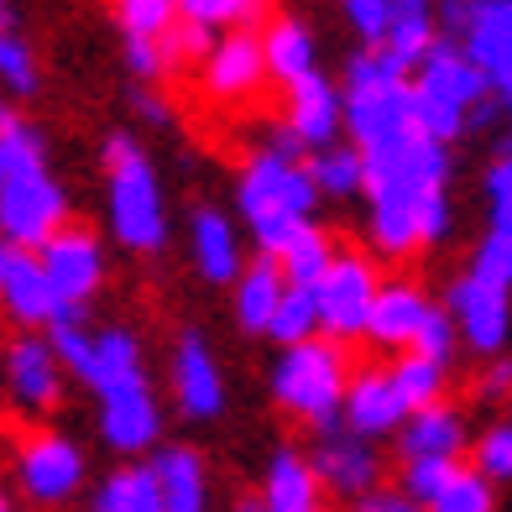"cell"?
Wrapping results in <instances>:
<instances>
[{"instance_id":"40","label":"cell","mask_w":512,"mask_h":512,"mask_svg":"<svg viewBox=\"0 0 512 512\" xmlns=\"http://www.w3.org/2000/svg\"><path fill=\"white\" fill-rule=\"evenodd\" d=\"M476 471L486 481H512V424H497L476 439Z\"/></svg>"},{"instance_id":"29","label":"cell","mask_w":512,"mask_h":512,"mask_svg":"<svg viewBox=\"0 0 512 512\" xmlns=\"http://www.w3.org/2000/svg\"><path fill=\"white\" fill-rule=\"evenodd\" d=\"M309 173H314V183H319V194H330V199H345V194L366 189V157H361L356 142L314 152V157H309Z\"/></svg>"},{"instance_id":"27","label":"cell","mask_w":512,"mask_h":512,"mask_svg":"<svg viewBox=\"0 0 512 512\" xmlns=\"http://www.w3.org/2000/svg\"><path fill=\"white\" fill-rule=\"evenodd\" d=\"M89 512H168L162 507V481L147 465H126V471H110L100 481L95 502H89Z\"/></svg>"},{"instance_id":"14","label":"cell","mask_w":512,"mask_h":512,"mask_svg":"<svg viewBox=\"0 0 512 512\" xmlns=\"http://www.w3.org/2000/svg\"><path fill=\"white\" fill-rule=\"evenodd\" d=\"M58 351L53 340L42 335H16L11 351H6V392L16 408L27 413H48L58 403Z\"/></svg>"},{"instance_id":"21","label":"cell","mask_w":512,"mask_h":512,"mask_svg":"<svg viewBox=\"0 0 512 512\" xmlns=\"http://www.w3.org/2000/svg\"><path fill=\"white\" fill-rule=\"evenodd\" d=\"M283 298H288L283 262H277V256H256V262L241 272V283H236V319H241V330L246 335H267Z\"/></svg>"},{"instance_id":"30","label":"cell","mask_w":512,"mask_h":512,"mask_svg":"<svg viewBox=\"0 0 512 512\" xmlns=\"http://www.w3.org/2000/svg\"><path fill=\"white\" fill-rule=\"evenodd\" d=\"M277 262H283V272H288V288H319L324 277H330V267H335V251H330V241L319 236V230L309 225L304 236H298L283 256H277Z\"/></svg>"},{"instance_id":"37","label":"cell","mask_w":512,"mask_h":512,"mask_svg":"<svg viewBox=\"0 0 512 512\" xmlns=\"http://www.w3.org/2000/svg\"><path fill=\"white\" fill-rule=\"evenodd\" d=\"M471 277H481V283H492V288H512V236L507 230H492V236L476 246Z\"/></svg>"},{"instance_id":"16","label":"cell","mask_w":512,"mask_h":512,"mask_svg":"<svg viewBox=\"0 0 512 512\" xmlns=\"http://www.w3.org/2000/svg\"><path fill=\"white\" fill-rule=\"evenodd\" d=\"M157 429H162V413H157V398L147 382L136 387H121L100 398V439L115 450V455H142L157 445Z\"/></svg>"},{"instance_id":"47","label":"cell","mask_w":512,"mask_h":512,"mask_svg":"<svg viewBox=\"0 0 512 512\" xmlns=\"http://www.w3.org/2000/svg\"><path fill=\"white\" fill-rule=\"evenodd\" d=\"M241 512H288V507H267L262 497H246V502H241ZM309 512H324V507H309Z\"/></svg>"},{"instance_id":"31","label":"cell","mask_w":512,"mask_h":512,"mask_svg":"<svg viewBox=\"0 0 512 512\" xmlns=\"http://www.w3.org/2000/svg\"><path fill=\"white\" fill-rule=\"evenodd\" d=\"M324 330V319H319V298L309 288H288V298L277 304V319H272V340L283 345V351H293V345H309L314 335Z\"/></svg>"},{"instance_id":"49","label":"cell","mask_w":512,"mask_h":512,"mask_svg":"<svg viewBox=\"0 0 512 512\" xmlns=\"http://www.w3.org/2000/svg\"><path fill=\"white\" fill-rule=\"evenodd\" d=\"M507 236H512V225H507Z\"/></svg>"},{"instance_id":"13","label":"cell","mask_w":512,"mask_h":512,"mask_svg":"<svg viewBox=\"0 0 512 512\" xmlns=\"http://www.w3.org/2000/svg\"><path fill=\"white\" fill-rule=\"evenodd\" d=\"M0 298H6V314L16 324H48L58 319V293H53V277L42 267V256L21 251V246H6L0 251Z\"/></svg>"},{"instance_id":"7","label":"cell","mask_w":512,"mask_h":512,"mask_svg":"<svg viewBox=\"0 0 512 512\" xmlns=\"http://www.w3.org/2000/svg\"><path fill=\"white\" fill-rule=\"evenodd\" d=\"M377 272H371V262H361V256H335L330 277L314 288L319 298V319L324 330H330V340H356L371 330V309H377Z\"/></svg>"},{"instance_id":"20","label":"cell","mask_w":512,"mask_h":512,"mask_svg":"<svg viewBox=\"0 0 512 512\" xmlns=\"http://www.w3.org/2000/svg\"><path fill=\"white\" fill-rule=\"evenodd\" d=\"M434 304L424 293H418L413 283H387L377 293V309H371V330L366 340H377V345H418V335H424V324H429Z\"/></svg>"},{"instance_id":"42","label":"cell","mask_w":512,"mask_h":512,"mask_svg":"<svg viewBox=\"0 0 512 512\" xmlns=\"http://www.w3.org/2000/svg\"><path fill=\"white\" fill-rule=\"evenodd\" d=\"M413 356L450 366V356H455V314L434 309V314H429V324H424V335H418V345H413Z\"/></svg>"},{"instance_id":"43","label":"cell","mask_w":512,"mask_h":512,"mask_svg":"<svg viewBox=\"0 0 512 512\" xmlns=\"http://www.w3.org/2000/svg\"><path fill=\"white\" fill-rule=\"evenodd\" d=\"M126 63H131V74H142V79H157L162 68H168L162 42H147V37H126Z\"/></svg>"},{"instance_id":"45","label":"cell","mask_w":512,"mask_h":512,"mask_svg":"<svg viewBox=\"0 0 512 512\" xmlns=\"http://www.w3.org/2000/svg\"><path fill=\"white\" fill-rule=\"evenodd\" d=\"M502 392H512V361H497L492 371H486L481 387H476V398H502Z\"/></svg>"},{"instance_id":"1","label":"cell","mask_w":512,"mask_h":512,"mask_svg":"<svg viewBox=\"0 0 512 512\" xmlns=\"http://www.w3.org/2000/svg\"><path fill=\"white\" fill-rule=\"evenodd\" d=\"M366 199H371V236L382 256H408L424 246V209L445 194L450 152L424 131L392 136L382 147H366Z\"/></svg>"},{"instance_id":"5","label":"cell","mask_w":512,"mask_h":512,"mask_svg":"<svg viewBox=\"0 0 512 512\" xmlns=\"http://www.w3.org/2000/svg\"><path fill=\"white\" fill-rule=\"evenodd\" d=\"M236 199H241V215L251 220V230H262L272 220H309L314 199H319V183L309 173V162L256 152L246 162V173H241Z\"/></svg>"},{"instance_id":"48","label":"cell","mask_w":512,"mask_h":512,"mask_svg":"<svg viewBox=\"0 0 512 512\" xmlns=\"http://www.w3.org/2000/svg\"><path fill=\"white\" fill-rule=\"evenodd\" d=\"M398 11H429L424 0H398Z\"/></svg>"},{"instance_id":"26","label":"cell","mask_w":512,"mask_h":512,"mask_svg":"<svg viewBox=\"0 0 512 512\" xmlns=\"http://www.w3.org/2000/svg\"><path fill=\"white\" fill-rule=\"evenodd\" d=\"M152 471L162 481V507L168 512H204L209 507V481H204V460L189 445H168L152 455Z\"/></svg>"},{"instance_id":"15","label":"cell","mask_w":512,"mask_h":512,"mask_svg":"<svg viewBox=\"0 0 512 512\" xmlns=\"http://www.w3.org/2000/svg\"><path fill=\"white\" fill-rule=\"evenodd\" d=\"M42 267L53 277L58 304H84L105 277V256H100V241L89 236V230H58V236L42 246Z\"/></svg>"},{"instance_id":"11","label":"cell","mask_w":512,"mask_h":512,"mask_svg":"<svg viewBox=\"0 0 512 512\" xmlns=\"http://www.w3.org/2000/svg\"><path fill=\"white\" fill-rule=\"evenodd\" d=\"M450 314L460 324V340L471 345V351L481 356H497L502 351V340H507V288H492V283H481V277H455L450 283Z\"/></svg>"},{"instance_id":"8","label":"cell","mask_w":512,"mask_h":512,"mask_svg":"<svg viewBox=\"0 0 512 512\" xmlns=\"http://www.w3.org/2000/svg\"><path fill=\"white\" fill-rule=\"evenodd\" d=\"M314 471H319V486L340 502H366L377 492V476H382V460L371 450V439L340 429V434H319V445L309 450Z\"/></svg>"},{"instance_id":"44","label":"cell","mask_w":512,"mask_h":512,"mask_svg":"<svg viewBox=\"0 0 512 512\" xmlns=\"http://www.w3.org/2000/svg\"><path fill=\"white\" fill-rule=\"evenodd\" d=\"M351 512H424L418 502H408L403 492H371L366 502H356Z\"/></svg>"},{"instance_id":"46","label":"cell","mask_w":512,"mask_h":512,"mask_svg":"<svg viewBox=\"0 0 512 512\" xmlns=\"http://www.w3.org/2000/svg\"><path fill=\"white\" fill-rule=\"evenodd\" d=\"M136 110H142L147 121H168V105H162L157 95H147V89H142V95H136Z\"/></svg>"},{"instance_id":"18","label":"cell","mask_w":512,"mask_h":512,"mask_svg":"<svg viewBox=\"0 0 512 512\" xmlns=\"http://www.w3.org/2000/svg\"><path fill=\"white\" fill-rule=\"evenodd\" d=\"M262 74H272L267 68V42L256 32H230V37H220L215 58L204 63V89L215 100H241L262 84Z\"/></svg>"},{"instance_id":"28","label":"cell","mask_w":512,"mask_h":512,"mask_svg":"<svg viewBox=\"0 0 512 512\" xmlns=\"http://www.w3.org/2000/svg\"><path fill=\"white\" fill-rule=\"evenodd\" d=\"M262 42H267V68H272V74L283 79L288 89H293L298 79L314 74V37H309L304 21H293V16L272 21Z\"/></svg>"},{"instance_id":"23","label":"cell","mask_w":512,"mask_h":512,"mask_svg":"<svg viewBox=\"0 0 512 512\" xmlns=\"http://www.w3.org/2000/svg\"><path fill=\"white\" fill-rule=\"evenodd\" d=\"M100 392V398H110V392H121V387H136V382H147V371H142V351H136V335L131 330H100L95 335V351H89V366H84V377Z\"/></svg>"},{"instance_id":"19","label":"cell","mask_w":512,"mask_h":512,"mask_svg":"<svg viewBox=\"0 0 512 512\" xmlns=\"http://www.w3.org/2000/svg\"><path fill=\"white\" fill-rule=\"evenodd\" d=\"M340 121H345V95L324 74H309L288 89V126L304 147H314V152L335 147Z\"/></svg>"},{"instance_id":"32","label":"cell","mask_w":512,"mask_h":512,"mask_svg":"<svg viewBox=\"0 0 512 512\" xmlns=\"http://www.w3.org/2000/svg\"><path fill=\"white\" fill-rule=\"evenodd\" d=\"M115 16H121L126 37H147V42H162V37H168L178 21H183L178 0H121V6H115Z\"/></svg>"},{"instance_id":"4","label":"cell","mask_w":512,"mask_h":512,"mask_svg":"<svg viewBox=\"0 0 512 512\" xmlns=\"http://www.w3.org/2000/svg\"><path fill=\"white\" fill-rule=\"evenodd\" d=\"M105 173H110V230L126 251H157L168 241V215H162V194L152 178L147 152L131 136H110L105 142Z\"/></svg>"},{"instance_id":"36","label":"cell","mask_w":512,"mask_h":512,"mask_svg":"<svg viewBox=\"0 0 512 512\" xmlns=\"http://www.w3.org/2000/svg\"><path fill=\"white\" fill-rule=\"evenodd\" d=\"M340 11L356 27V37H366L371 48H382L392 32V16H398V0H340Z\"/></svg>"},{"instance_id":"17","label":"cell","mask_w":512,"mask_h":512,"mask_svg":"<svg viewBox=\"0 0 512 512\" xmlns=\"http://www.w3.org/2000/svg\"><path fill=\"white\" fill-rule=\"evenodd\" d=\"M173 398H178V413L183 418H215L225 408V382H220V366L209 356L204 335H183L173 345Z\"/></svg>"},{"instance_id":"25","label":"cell","mask_w":512,"mask_h":512,"mask_svg":"<svg viewBox=\"0 0 512 512\" xmlns=\"http://www.w3.org/2000/svg\"><path fill=\"white\" fill-rule=\"evenodd\" d=\"M460 445H465V424H460V413L445 408V403L413 413L403 424V434H398L403 460H455Z\"/></svg>"},{"instance_id":"24","label":"cell","mask_w":512,"mask_h":512,"mask_svg":"<svg viewBox=\"0 0 512 512\" xmlns=\"http://www.w3.org/2000/svg\"><path fill=\"white\" fill-rule=\"evenodd\" d=\"M319 471H314V460L309 455H298V450H272L267 460V476H262V502L267 507H288V512H309L319 507Z\"/></svg>"},{"instance_id":"35","label":"cell","mask_w":512,"mask_h":512,"mask_svg":"<svg viewBox=\"0 0 512 512\" xmlns=\"http://www.w3.org/2000/svg\"><path fill=\"white\" fill-rule=\"evenodd\" d=\"M455 476H460L455 460H403V497L429 512Z\"/></svg>"},{"instance_id":"41","label":"cell","mask_w":512,"mask_h":512,"mask_svg":"<svg viewBox=\"0 0 512 512\" xmlns=\"http://www.w3.org/2000/svg\"><path fill=\"white\" fill-rule=\"evenodd\" d=\"M486 204H492V230H507L512 225V142L486 168Z\"/></svg>"},{"instance_id":"33","label":"cell","mask_w":512,"mask_h":512,"mask_svg":"<svg viewBox=\"0 0 512 512\" xmlns=\"http://www.w3.org/2000/svg\"><path fill=\"white\" fill-rule=\"evenodd\" d=\"M392 382H398V392L408 398L413 413H424L439 403V387H445V366L439 361H424V356H403L398 366H392Z\"/></svg>"},{"instance_id":"10","label":"cell","mask_w":512,"mask_h":512,"mask_svg":"<svg viewBox=\"0 0 512 512\" xmlns=\"http://www.w3.org/2000/svg\"><path fill=\"white\" fill-rule=\"evenodd\" d=\"M408 418H413V408L398 392V382H392V371L366 366L351 377V387H345V429L351 434H361V439H382L392 429L403 434Z\"/></svg>"},{"instance_id":"39","label":"cell","mask_w":512,"mask_h":512,"mask_svg":"<svg viewBox=\"0 0 512 512\" xmlns=\"http://www.w3.org/2000/svg\"><path fill=\"white\" fill-rule=\"evenodd\" d=\"M0 74H6V89L11 95H37V63H32V48L21 42L16 32L0 37Z\"/></svg>"},{"instance_id":"6","label":"cell","mask_w":512,"mask_h":512,"mask_svg":"<svg viewBox=\"0 0 512 512\" xmlns=\"http://www.w3.org/2000/svg\"><path fill=\"white\" fill-rule=\"evenodd\" d=\"M16 486L32 507H63L84 486V450L58 429H32L16 445Z\"/></svg>"},{"instance_id":"3","label":"cell","mask_w":512,"mask_h":512,"mask_svg":"<svg viewBox=\"0 0 512 512\" xmlns=\"http://www.w3.org/2000/svg\"><path fill=\"white\" fill-rule=\"evenodd\" d=\"M345 351L340 340H309L277 356L272 366V398L288 413L309 418L319 434L345 429Z\"/></svg>"},{"instance_id":"38","label":"cell","mask_w":512,"mask_h":512,"mask_svg":"<svg viewBox=\"0 0 512 512\" xmlns=\"http://www.w3.org/2000/svg\"><path fill=\"white\" fill-rule=\"evenodd\" d=\"M262 6V0H178L183 21H194V27H236V21H251V11Z\"/></svg>"},{"instance_id":"2","label":"cell","mask_w":512,"mask_h":512,"mask_svg":"<svg viewBox=\"0 0 512 512\" xmlns=\"http://www.w3.org/2000/svg\"><path fill=\"white\" fill-rule=\"evenodd\" d=\"M0 225L6 246H48L63 230V189L48 173V152L32 121L0 110Z\"/></svg>"},{"instance_id":"22","label":"cell","mask_w":512,"mask_h":512,"mask_svg":"<svg viewBox=\"0 0 512 512\" xmlns=\"http://www.w3.org/2000/svg\"><path fill=\"white\" fill-rule=\"evenodd\" d=\"M189 241H194V262L209 283H241V246H236V230L220 209L199 204L194 220H189Z\"/></svg>"},{"instance_id":"12","label":"cell","mask_w":512,"mask_h":512,"mask_svg":"<svg viewBox=\"0 0 512 512\" xmlns=\"http://www.w3.org/2000/svg\"><path fill=\"white\" fill-rule=\"evenodd\" d=\"M413 84L424 89V95H434V100H445V105L465 110V115H471L476 105H486V95H492V84H486V74L471 63V53H465L455 37H439V42H434L429 58L418 63Z\"/></svg>"},{"instance_id":"34","label":"cell","mask_w":512,"mask_h":512,"mask_svg":"<svg viewBox=\"0 0 512 512\" xmlns=\"http://www.w3.org/2000/svg\"><path fill=\"white\" fill-rule=\"evenodd\" d=\"M429 512H497V492L476 465H460V476L439 492V502Z\"/></svg>"},{"instance_id":"9","label":"cell","mask_w":512,"mask_h":512,"mask_svg":"<svg viewBox=\"0 0 512 512\" xmlns=\"http://www.w3.org/2000/svg\"><path fill=\"white\" fill-rule=\"evenodd\" d=\"M460 48L486 74L492 95H502L512 105V0H471Z\"/></svg>"}]
</instances>
